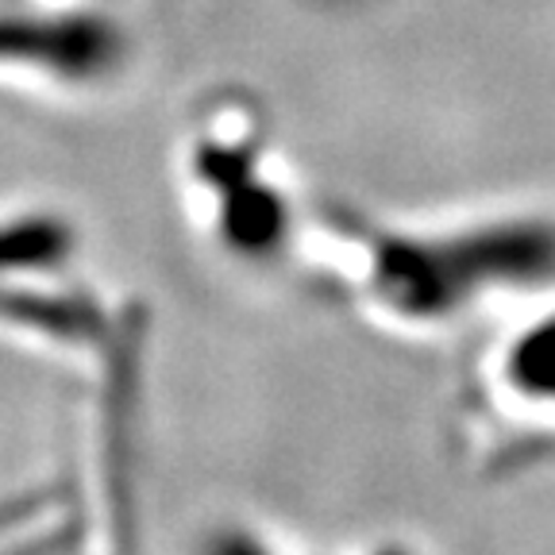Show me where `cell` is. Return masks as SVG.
Segmentation results:
<instances>
[{
	"label": "cell",
	"instance_id": "obj_1",
	"mask_svg": "<svg viewBox=\"0 0 555 555\" xmlns=\"http://www.w3.org/2000/svg\"><path fill=\"white\" fill-rule=\"evenodd\" d=\"M532 243L525 228L409 232L317 201L305 212L294 262L312 289L386 332H436L460 321L482 294L520 282Z\"/></svg>",
	"mask_w": 555,
	"mask_h": 555
},
{
	"label": "cell",
	"instance_id": "obj_2",
	"mask_svg": "<svg viewBox=\"0 0 555 555\" xmlns=\"http://www.w3.org/2000/svg\"><path fill=\"white\" fill-rule=\"evenodd\" d=\"M185 217L235 262L294 259L309 201L294 197L267 104L251 89H212L190 104L173 147Z\"/></svg>",
	"mask_w": 555,
	"mask_h": 555
},
{
	"label": "cell",
	"instance_id": "obj_3",
	"mask_svg": "<svg viewBox=\"0 0 555 555\" xmlns=\"http://www.w3.org/2000/svg\"><path fill=\"white\" fill-rule=\"evenodd\" d=\"M120 27L89 4L27 0L0 9V89L86 93L124 69Z\"/></svg>",
	"mask_w": 555,
	"mask_h": 555
},
{
	"label": "cell",
	"instance_id": "obj_4",
	"mask_svg": "<svg viewBox=\"0 0 555 555\" xmlns=\"http://www.w3.org/2000/svg\"><path fill=\"white\" fill-rule=\"evenodd\" d=\"M59 4H89V9H101L104 0H59Z\"/></svg>",
	"mask_w": 555,
	"mask_h": 555
}]
</instances>
